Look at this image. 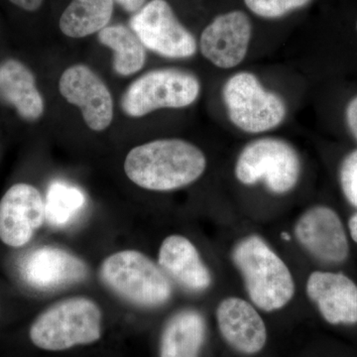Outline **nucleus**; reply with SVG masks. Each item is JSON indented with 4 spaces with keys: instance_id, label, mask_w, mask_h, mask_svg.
<instances>
[{
    "instance_id": "nucleus-1",
    "label": "nucleus",
    "mask_w": 357,
    "mask_h": 357,
    "mask_svg": "<svg viewBox=\"0 0 357 357\" xmlns=\"http://www.w3.org/2000/svg\"><path fill=\"white\" fill-rule=\"evenodd\" d=\"M206 169L204 152L188 141L171 138L145 143L126 156L124 171L134 184L169 192L192 184Z\"/></svg>"
},
{
    "instance_id": "nucleus-2",
    "label": "nucleus",
    "mask_w": 357,
    "mask_h": 357,
    "mask_svg": "<svg viewBox=\"0 0 357 357\" xmlns=\"http://www.w3.org/2000/svg\"><path fill=\"white\" fill-rule=\"evenodd\" d=\"M231 259L243 276L251 302L258 309L278 311L293 299V275L262 237L252 234L239 241L232 249Z\"/></svg>"
},
{
    "instance_id": "nucleus-3",
    "label": "nucleus",
    "mask_w": 357,
    "mask_h": 357,
    "mask_svg": "<svg viewBox=\"0 0 357 357\" xmlns=\"http://www.w3.org/2000/svg\"><path fill=\"white\" fill-rule=\"evenodd\" d=\"M102 311L89 298L73 297L45 310L30 328L33 344L45 351H65L93 344L102 335Z\"/></svg>"
},
{
    "instance_id": "nucleus-4",
    "label": "nucleus",
    "mask_w": 357,
    "mask_h": 357,
    "mask_svg": "<svg viewBox=\"0 0 357 357\" xmlns=\"http://www.w3.org/2000/svg\"><path fill=\"white\" fill-rule=\"evenodd\" d=\"M100 279L121 299L142 307L163 306L172 296L168 276L153 260L136 250H123L103 260Z\"/></svg>"
},
{
    "instance_id": "nucleus-5",
    "label": "nucleus",
    "mask_w": 357,
    "mask_h": 357,
    "mask_svg": "<svg viewBox=\"0 0 357 357\" xmlns=\"http://www.w3.org/2000/svg\"><path fill=\"white\" fill-rule=\"evenodd\" d=\"M299 154L287 141L263 137L249 142L237 157L234 175L244 185L263 183L274 195L292 191L300 180Z\"/></svg>"
},
{
    "instance_id": "nucleus-6",
    "label": "nucleus",
    "mask_w": 357,
    "mask_h": 357,
    "mask_svg": "<svg viewBox=\"0 0 357 357\" xmlns=\"http://www.w3.org/2000/svg\"><path fill=\"white\" fill-rule=\"evenodd\" d=\"M222 93L229 121L243 132H267L278 128L287 115L283 98L267 91L252 73L239 72L229 77Z\"/></svg>"
},
{
    "instance_id": "nucleus-7",
    "label": "nucleus",
    "mask_w": 357,
    "mask_h": 357,
    "mask_svg": "<svg viewBox=\"0 0 357 357\" xmlns=\"http://www.w3.org/2000/svg\"><path fill=\"white\" fill-rule=\"evenodd\" d=\"M201 84L192 73L178 69L150 70L133 82L121 98V109L130 117L144 116L161 109H183L198 100Z\"/></svg>"
},
{
    "instance_id": "nucleus-8",
    "label": "nucleus",
    "mask_w": 357,
    "mask_h": 357,
    "mask_svg": "<svg viewBox=\"0 0 357 357\" xmlns=\"http://www.w3.org/2000/svg\"><path fill=\"white\" fill-rule=\"evenodd\" d=\"M145 48L162 57L191 58L197 53L196 38L178 21L166 0H151L129 21Z\"/></svg>"
},
{
    "instance_id": "nucleus-9",
    "label": "nucleus",
    "mask_w": 357,
    "mask_h": 357,
    "mask_svg": "<svg viewBox=\"0 0 357 357\" xmlns=\"http://www.w3.org/2000/svg\"><path fill=\"white\" fill-rule=\"evenodd\" d=\"M252 24L248 14L229 11L217 16L204 28L199 39L202 55L220 69H234L248 55Z\"/></svg>"
},
{
    "instance_id": "nucleus-10",
    "label": "nucleus",
    "mask_w": 357,
    "mask_h": 357,
    "mask_svg": "<svg viewBox=\"0 0 357 357\" xmlns=\"http://www.w3.org/2000/svg\"><path fill=\"white\" fill-rule=\"evenodd\" d=\"M296 239L312 257L325 263H342L349 255V244L342 220L326 206H314L295 225Z\"/></svg>"
},
{
    "instance_id": "nucleus-11",
    "label": "nucleus",
    "mask_w": 357,
    "mask_h": 357,
    "mask_svg": "<svg viewBox=\"0 0 357 357\" xmlns=\"http://www.w3.org/2000/svg\"><path fill=\"white\" fill-rule=\"evenodd\" d=\"M61 95L82 110L91 130L107 129L114 119V100L105 83L84 65H74L63 73L59 82Z\"/></svg>"
},
{
    "instance_id": "nucleus-12",
    "label": "nucleus",
    "mask_w": 357,
    "mask_h": 357,
    "mask_svg": "<svg viewBox=\"0 0 357 357\" xmlns=\"http://www.w3.org/2000/svg\"><path fill=\"white\" fill-rule=\"evenodd\" d=\"M45 220V203L38 190L31 185H14L0 201V239L11 248H22Z\"/></svg>"
},
{
    "instance_id": "nucleus-13",
    "label": "nucleus",
    "mask_w": 357,
    "mask_h": 357,
    "mask_svg": "<svg viewBox=\"0 0 357 357\" xmlns=\"http://www.w3.org/2000/svg\"><path fill=\"white\" fill-rule=\"evenodd\" d=\"M23 280L40 291H56L84 281L88 276L86 263L69 251L43 246L28 253L20 268Z\"/></svg>"
},
{
    "instance_id": "nucleus-14",
    "label": "nucleus",
    "mask_w": 357,
    "mask_h": 357,
    "mask_svg": "<svg viewBox=\"0 0 357 357\" xmlns=\"http://www.w3.org/2000/svg\"><path fill=\"white\" fill-rule=\"evenodd\" d=\"M217 321L223 340L241 354H258L266 344V326L248 301L225 298L218 304Z\"/></svg>"
},
{
    "instance_id": "nucleus-15",
    "label": "nucleus",
    "mask_w": 357,
    "mask_h": 357,
    "mask_svg": "<svg viewBox=\"0 0 357 357\" xmlns=\"http://www.w3.org/2000/svg\"><path fill=\"white\" fill-rule=\"evenodd\" d=\"M306 292L331 325L357 323V285L347 275L312 272L307 280Z\"/></svg>"
},
{
    "instance_id": "nucleus-16",
    "label": "nucleus",
    "mask_w": 357,
    "mask_h": 357,
    "mask_svg": "<svg viewBox=\"0 0 357 357\" xmlns=\"http://www.w3.org/2000/svg\"><path fill=\"white\" fill-rule=\"evenodd\" d=\"M158 265L167 276L190 292H204L211 287L210 269L187 237H166L160 246Z\"/></svg>"
},
{
    "instance_id": "nucleus-17",
    "label": "nucleus",
    "mask_w": 357,
    "mask_h": 357,
    "mask_svg": "<svg viewBox=\"0 0 357 357\" xmlns=\"http://www.w3.org/2000/svg\"><path fill=\"white\" fill-rule=\"evenodd\" d=\"M0 100L13 105L21 119L36 121L44 112V100L31 70L8 59L0 63Z\"/></svg>"
},
{
    "instance_id": "nucleus-18",
    "label": "nucleus",
    "mask_w": 357,
    "mask_h": 357,
    "mask_svg": "<svg viewBox=\"0 0 357 357\" xmlns=\"http://www.w3.org/2000/svg\"><path fill=\"white\" fill-rule=\"evenodd\" d=\"M206 332L201 312L191 309L176 312L162 332L160 357H199Z\"/></svg>"
},
{
    "instance_id": "nucleus-19",
    "label": "nucleus",
    "mask_w": 357,
    "mask_h": 357,
    "mask_svg": "<svg viewBox=\"0 0 357 357\" xmlns=\"http://www.w3.org/2000/svg\"><path fill=\"white\" fill-rule=\"evenodd\" d=\"M114 0H72L60 18V29L70 38H84L107 27Z\"/></svg>"
},
{
    "instance_id": "nucleus-20",
    "label": "nucleus",
    "mask_w": 357,
    "mask_h": 357,
    "mask_svg": "<svg viewBox=\"0 0 357 357\" xmlns=\"http://www.w3.org/2000/svg\"><path fill=\"white\" fill-rule=\"evenodd\" d=\"M98 41L114 51L112 67L121 76L139 72L146 61V51L137 35L124 25L107 26L98 32Z\"/></svg>"
},
{
    "instance_id": "nucleus-21",
    "label": "nucleus",
    "mask_w": 357,
    "mask_h": 357,
    "mask_svg": "<svg viewBox=\"0 0 357 357\" xmlns=\"http://www.w3.org/2000/svg\"><path fill=\"white\" fill-rule=\"evenodd\" d=\"M86 204L82 190L57 181L52 183L47 192L45 218L51 227H64L79 215Z\"/></svg>"
},
{
    "instance_id": "nucleus-22",
    "label": "nucleus",
    "mask_w": 357,
    "mask_h": 357,
    "mask_svg": "<svg viewBox=\"0 0 357 357\" xmlns=\"http://www.w3.org/2000/svg\"><path fill=\"white\" fill-rule=\"evenodd\" d=\"M312 0H244L251 13L265 20H277L307 6Z\"/></svg>"
},
{
    "instance_id": "nucleus-23",
    "label": "nucleus",
    "mask_w": 357,
    "mask_h": 357,
    "mask_svg": "<svg viewBox=\"0 0 357 357\" xmlns=\"http://www.w3.org/2000/svg\"><path fill=\"white\" fill-rule=\"evenodd\" d=\"M340 183L345 198L357 208V149L347 155L340 169Z\"/></svg>"
},
{
    "instance_id": "nucleus-24",
    "label": "nucleus",
    "mask_w": 357,
    "mask_h": 357,
    "mask_svg": "<svg viewBox=\"0 0 357 357\" xmlns=\"http://www.w3.org/2000/svg\"><path fill=\"white\" fill-rule=\"evenodd\" d=\"M347 126L354 137L357 140V96L352 98L345 112Z\"/></svg>"
},
{
    "instance_id": "nucleus-25",
    "label": "nucleus",
    "mask_w": 357,
    "mask_h": 357,
    "mask_svg": "<svg viewBox=\"0 0 357 357\" xmlns=\"http://www.w3.org/2000/svg\"><path fill=\"white\" fill-rule=\"evenodd\" d=\"M115 3L128 13L135 14L146 4V0H114Z\"/></svg>"
},
{
    "instance_id": "nucleus-26",
    "label": "nucleus",
    "mask_w": 357,
    "mask_h": 357,
    "mask_svg": "<svg viewBox=\"0 0 357 357\" xmlns=\"http://www.w3.org/2000/svg\"><path fill=\"white\" fill-rule=\"evenodd\" d=\"M9 1L26 11H36L41 7L44 0H9Z\"/></svg>"
},
{
    "instance_id": "nucleus-27",
    "label": "nucleus",
    "mask_w": 357,
    "mask_h": 357,
    "mask_svg": "<svg viewBox=\"0 0 357 357\" xmlns=\"http://www.w3.org/2000/svg\"><path fill=\"white\" fill-rule=\"evenodd\" d=\"M349 227L351 238L357 243V213L349 218Z\"/></svg>"
},
{
    "instance_id": "nucleus-28",
    "label": "nucleus",
    "mask_w": 357,
    "mask_h": 357,
    "mask_svg": "<svg viewBox=\"0 0 357 357\" xmlns=\"http://www.w3.org/2000/svg\"><path fill=\"white\" fill-rule=\"evenodd\" d=\"M283 239H285V241H290V236H288L287 234H283Z\"/></svg>"
},
{
    "instance_id": "nucleus-29",
    "label": "nucleus",
    "mask_w": 357,
    "mask_h": 357,
    "mask_svg": "<svg viewBox=\"0 0 357 357\" xmlns=\"http://www.w3.org/2000/svg\"><path fill=\"white\" fill-rule=\"evenodd\" d=\"M356 28H357V23H356Z\"/></svg>"
}]
</instances>
